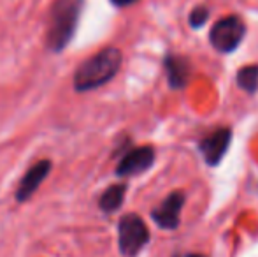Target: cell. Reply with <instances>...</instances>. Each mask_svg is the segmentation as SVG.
<instances>
[{"label":"cell","instance_id":"cell-12","mask_svg":"<svg viewBox=\"0 0 258 257\" xmlns=\"http://www.w3.org/2000/svg\"><path fill=\"white\" fill-rule=\"evenodd\" d=\"M207 18H209V11L204 6H197L190 13V25L191 28H202L206 25Z\"/></svg>","mask_w":258,"mask_h":257},{"label":"cell","instance_id":"cell-14","mask_svg":"<svg viewBox=\"0 0 258 257\" xmlns=\"http://www.w3.org/2000/svg\"><path fill=\"white\" fill-rule=\"evenodd\" d=\"M186 257H206L204 254H188Z\"/></svg>","mask_w":258,"mask_h":257},{"label":"cell","instance_id":"cell-4","mask_svg":"<svg viewBox=\"0 0 258 257\" xmlns=\"http://www.w3.org/2000/svg\"><path fill=\"white\" fill-rule=\"evenodd\" d=\"M246 35V25L239 16H225L213 25L209 32V41L216 52L230 53L237 49Z\"/></svg>","mask_w":258,"mask_h":257},{"label":"cell","instance_id":"cell-9","mask_svg":"<svg viewBox=\"0 0 258 257\" xmlns=\"http://www.w3.org/2000/svg\"><path fill=\"white\" fill-rule=\"evenodd\" d=\"M163 67L167 72V79L172 88H184L190 79V64L184 57L167 55L163 60Z\"/></svg>","mask_w":258,"mask_h":257},{"label":"cell","instance_id":"cell-1","mask_svg":"<svg viewBox=\"0 0 258 257\" xmlns=\"http://www.w3.org/2000/svg\"><path fill=\"white\" fill-rule=\"evenodd\" d=\"M123 62V55L118 48H104L92 59L85 60L78 67L74 74V88L78 92H90V90L100 88L109 83L116 74Z\"/></svg>","mask_w":258,"mask_h":257},{"label":"cell","instance_id":"cell-3","mask_svg":"<svg viewBox=\"0 0 258 257\" xmlns=\"http://www.w3.org/2000/svg\"><path fill=\"white\" fill-rule=\"evenodd\" d=\"M150 241V231L137 213H126L118 222V247L125 257H136Z\"/></svg>","mask_w":258,"mask_h":257},{"label":"cell","instance_id":"cell-11","mask_svg":"<svg viewBox=\"0 0 258 257\" xmlns=\"http://www.w3.org/2000/svg\"><path fill=\"white\" fill-rule=\"evenodd\" d=\"M237 86L248 93H255L258 90V65H246L237 72Z\"/></svg>","mask_w":258,"mask_h":257},{"label":"cell","instance_id":"cell-7","mask_svg":"<svg viewBox=\"0 0 258 257\" xmlns=\"http://www.w3.org/2000/svg\"><path fill=\"white\" fill-rule=\"evenodd\" d=\"M232 141V130L228 127L216 129L213 134L206 136L204 139L199 143V150H201L202 157L209 166H218L221 159L225 157L228 146Z\"/></svg>","mask_w":258,"mask_h":257},{"label":"cell","instance_id":"cell-5","mask_svg":"<svg viewBox=\"0 0 258 257\" xmlns=\"http://www.w3.org/2000/svg\"><path fill=\"white\" fill-rule=\"evenodd\" d=\"M184 206V192L176 190L170 192L160 202L158 206L151 212V219L155 220V224L162 229H177L181 222V212Z\"/></svg>","mask_w":258,"mask_h":257},{"label":"cell","instance_id":"cell-2","mask_svg":"<svg viewBox=\"0 0 258 257\" xmlns=\"http://www.w3.org/2000/svg\"><path fill=\"white\" fill-rule=\"evenodd\" d=\"M83 7L85 0H54L49 13L48 35H46V44L51 52L58 53L67 48L76 34Z\"/></svg>","mask_w":258,"mask_h":257},{"label":"cell","instance_id":"cell-8","mask_svg":"<svg viewBox=\"0 0 258 257\" xmlns=\"http://www.w3.org/2000/svg\"><path fill=\"white\" fill-rule=\"evenodd\" d=\"M49 171H51V161L44 159V161H39L25 173V176L21 178L20 185H18V190H16V199L20 202H25L32 197L37 189L41 187V183L48 178Z\"/></svg>","mask_w":258,"mask_h":257},{"label":"cell","instance_id":"cell-6","mask_svg":"<svg viewBox=\"0 0 258 257\" xmlns=\"http://www.w3.org/2000/svg\"><path fill=\"white\" fill-rule=\"evenodd\" d=\"M155 162V148L153 146H137L126 151L116 168L118 176H134L148 171Z\"/></svg>","mask_w":258,"mask_h":257},{"label":"cell","instance_id":"cell-13","mask_svg":"<svg viewBox=\"0 0 258 257\" xmlns=\"http://www.w3.org/2000/svg\"><path fill=\"white\" fill-rule=\"evenodd\" d=\"M139 0H111L112 6L116 7H128V6H134V4H137Z\"/></svg>","mask_w":258,"mask_h":257},{"label":"cell","instance_id":"cell-10","mask_svg":"<svg viewBox=\"0 0 258 257\" xmlns=\"http://www.w3.org/2000/svg\"><path fill=\"white\" fill-rule=\"evenodd\" d=\"M125 194H126L125 183H116V185L107 187L99 199L100 210H102L104 213H112V212H116V210H119V206L125 201Z\"/></svg>","mask_w":258,"mask_h":257}]
</instances>
